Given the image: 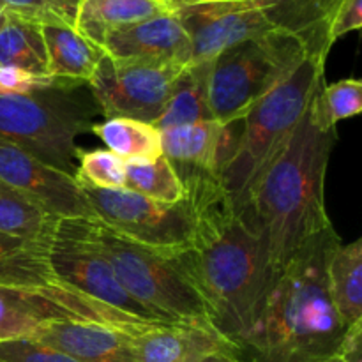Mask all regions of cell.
I'll list each match as a JSON object with an SVG mask.
<instances>
[{
    "label": "cell",
    "mask_w": 362,
    "mask_h": 362,
    "mask_svg": "<svg viewBox=\"0 0 362 362\" xmlns=\"http://www.w3.org/2000/svg\"><path fill=\"white\" fill-rule=\"evenodd\" d=\"M173 168L193 216L191 244L173 258L200 293L212 327L237 349L272 279L264 243L237 211L221 173Z\"/></svg>",
    "instance_id": "6da1fadb"
},
{
    "label": "cell",
    "mask_w": 362,
    "mask_h": 362,
    "mask_svg": "<svg viewBox=\"0 0 362 362\" xmlns=\"http://www.w3.org/2000/svg\"><path fill=\"white\" fill-rule=\"evenodd\" d=\"M317 90L239 211L264 243L271 276L278 274L308 240L332 228L325 211V173L336 129L318 119Z\"/></svg>",
    "instance_id": "7a4b0ae2"
},
{
    "label": "cell",
    "mask_w": 362,
    "mask_h": 362,
    "mask_svg": "<svg viewBox=\"0 0 362 362\" xmlns=\"http://www.w3.org/2000/svg\"><path fill=\"white\" fill-rule=\"evenodd\" d=\"M334 226L308 240L272 276L253 322L237 343L247 362H320L338 354L350 325L332 304L325 264Z\"/></svg>",
    "instance_id": "3957f363"
},
{
    "label": "cell",
    "mask_w": 362,
    "mask_h": 362,
    "mask_svg": "<svg viewBox=\"0 0 362 362\" xmlns=\"http://www.w3.org/2000/svg\"><path fill=\"white\" fill-rule=\"evenodd\" d=\"M324 67V59L306 55L240 120L233 152L221 172L237 211L300 122L315 90L325 81Z\"/></svg>",
    "instance_id": "277c9868"
},
{
    "label": "cell",
    "mask_w": 362,
    "mask_h": 362,
    "mask_svg": "<svg viewBox=\"0 0 362 362\" xmlns=\"http://www.w3.org/2000/svg\"><path fill=\"white\" fill-rule=\"evenodd\" d=\"M85 81L66 80L34 94H0V138L45 165L76 175V138L90 131L99 106Z\"/></svg>",
    "instance_id": "5b68a950"
},
{
    "label": "cell",
    "mask_w": 362,
    "mask_h": 362,
    "mask_svg": "<svg viewBox=\"0 0 362 362\" xmlns=\"http://www.w3.org/2000/svg\"><path fill=\"white\" fill-rule=\"evenodd\" d=\"M88 237L105 255L120 285L166 324L211 325L200 293L180 271L173 253L140 246L99 219H85Z\"/></svg>",
    "instance_id": "8992f818"
},
{
    "label": "cell",
    "mask_w": 362,
    "mask_h": 362,
    "mask_svg": "<svg viewBox=\"0 0 362 362\" xmlns=\"http://www.w3.org/2000/svg\"><path fill=\"white\" fill-rule=\"evenodd\" d=\"M306 55V45L283 30L247 39L211 60L207 98L212 119L237 124Z\"/></svg>",
    "instance_id": "52a82bcc"
},
{
    "label": "cell",
    "mask_w": 362,
    "mask_h": 362,
    "mask_svg": "<svg viewBox=\"0 0 362 362\" xmlns=\"http://www.w3.org/2000/svg\"><path fill=\"white\" fill-rule=\"evenodd\" d=\"M49 262L62 286L134 320L166 324L124 290L110 262L88 237L85 219H59L49 244Z\"/></svg>",
    "instance_id": "ba28073f"
},
{
    "label": "cell",
    "mask_w": 362,
    "mask_h": 362,
    "mask_svg": "<svg viewBox=\"0 0 362 362\" xmlns=\"http://www.w3.org/2000/svg\"><path fill=\"white\" fill-rule=\"evenodd\" d=\"M78 186L95 219L119 235L166 253H177L191 244L193 216L186 200L161 204L126 187L103 189L83 182H78Z\"/></svg>",
    "instance_id": "9c48e42d"
},
{
    "label": "cell",
    "mask_w": 362,
    "mask_h": 362,
    "mask_svg": "<svg viewBox=\"0 0 362 362\" xmlns=\"http://www.w3.org/2000/svg\"><path fill=\"white\" fill-rule=\"evenodd\" d=\"M49 322H85L134 334L151 322L134 320L71 288L21 290L0 286V341L32 339Z\"/></svg>",
    "instance_id": "30bf717a"
},
{
    "label": "cell",
    "mask_w": 362,
    "mask_h": 362,
    "mask_svg": "<svg viewBox=\"0 0 362 362\" xmlns=\"http://www.w3.org/2000/svg\"><path fill=\"white\" fill-rule=\"evenodd\" d=\"M184 67L179 62L112 60L105 55L87 85L106 119L122 117L154 124Z\"/></svg>",
    "instance_id": "8fae6325"
},
{
    "label": "cell",
    "mask_w": 362,
    "mask_h": 362,
    "mask_svg": "<svg viewBox=\"0 0 362 362\" xmlns=\"http://www.w3.org/2000/svg\"><path fill=\"white\" fill-rule=\"evenodd\" d=\"M172 7L191 41L193 62H211L239 42L278 30L260 0H198Z\"/></svg>",
    "instance_id": "7c38bea8"
},
{
    "label": "cell",
    "mask_w": 362,
    "mask_h": 362,
    "mask_svg": "<svg viewBox=\"0 0 362 362\" xmlns=\"http://www.w3.org/2000/svg\"><path fill=\"white\" fill-rule=\"evenodd\" d=\"M0 182L20 191L59 219H95L76 179L0 138Z\"/></svg>",
    "instance_id": "4fadbf2b"
},
{
    "label": "cell",
    "mask_w": 362,
    "mask_h": 362,
    "mask_svg": "<svg viewBox=\"0 0 362 362\" xmlns=\"http://www.w3.org/2000/svg\"><path fill=\"white\" fill-rule=\"evenodd\" d=\"M101 48L112 60L193 62L191 41L173 11L112 30Z\"/></svg>",
    "instance_id": "5bb4252c"
},
{
    "label": "cell",
    "mask_w": 362,
    "mask_h": 362,
    "mask_svg": "<svg viewBox=\"0 0 362 362\" xmlns=\"http://www.w3.org/2000/svg\"><path fill=\"white\" fill-rule=\"evenodd\" d=\"M138 362H198L223 349H235L214 327L200 324H156L129 334Z\"/></svg>",
    "instance_id": "9a60e30c"
},
{
    "label": "cell",
    "mask_w": 362,
    "mask_h": 362,
    "mask_svg": "<svg viewBox=\"0 0 362 362\" xmlns=\"http://www.w3.org/2000/svg\"><path fill=\"white\" fill-rule=\"evenodd\" d=\"M161 133L163 156L175 166L223 172L235 145L233 124L204 120L197 124L170 127Z\"/></svg>",
    "instance_id": "2e32d148"
},
{
    "label": "cell",
    "mask_w": 362,
    "mask_h": 362,
    "mask_svg": "<svg viewBox=\"0 0 362 362\" xmlns=\"http://www.w3.org/2000/svg\"><path fill=\"white\" fill-rule=\"evenodd\" d=\"M32 341L60 350L80 362H138L129 334L85 322H49Z\"/></svg>",
    "instance_id": "e0dca14e"
},
{
    "label": "cell",
    "mask_w": 362,
    "mask_h": 362,
    "mask_svg": "<svg viewBox=\"0 0 362 362\" xmlns=\"http://www.w3.org/2000/svg\"><path fill=\"white\" fill-rule=\"evenodd\" d=\"M49 240H30L0 232V286L60 290L49 262Z\"/></svg>",
    "instance_id": "ac0fdd59"
},
{
    "label": "cell",
    "mask_w": 362,
    "mask_h": 362,
    "mask_svg": "<svg viewBox=\"0 0 362 362\" xmlns=\"http://www.w3.org/2000/svg\"><path fill=\"white\" fill-rule=\"evenodd\" d=\"M269 21L278 30L297 35L311 55L327 59V30L339 0H260Z\"/></svg>",
    "instance_id": "d6986e66"
},
{
    "label": "cell",
    "mask_w": 362,
    "mask_h": 362,
    "mask_svg": "<svg viewBox=\"0 0 362 362\" xmlns=\"http://www.w3.org/2000/svg\"><path fill=\"white\" fill-rule=\"evenodd\" d=\"M41 34L49 76L88 83L106 55L105 49L64 23L41 25Z\"/></svg>",
    "instance_id": "ffe728a7"
},
{
    "label": "cell",
    "mask_w": 362,
    "mask_h": 362,
    "mask_svg": "<svg viewBox=\"0 0 362 362\" xmlns=\"http://www.w3.org/2000/svg\"><path fill=\"white\" fill-rule=\"evenodd\" d=\"M172 11L170 0H81L74 16V28L88 41L101 46L112 30Z\"/></svg>",
    "instance_id": "44dd1931"
},
{
    "label": "cell",
    "mask_w": 362,
    "mask_h": 362,
    "mask_svg": "<svg viewBox=\"0 0 362 362\" xmlns=\"http://www.w3.org/2000/svg\"><path fill=\"white\" fill-rule=\"evenodd\" d=\"M329 296L346 325L362 322V239L331 246L325 264Z\"/></svg>",
    "instance_id": "7402d4cb"
},
{
    "label": "cell",
    "mask_w": 362,
    "mask_h": 362,
    "mask_svg": "<svg viewBox=\"0 0 362 362\" xmlns=\"http://www.w3.org/2000/svg\"><path fill=\"white\" fill-rule=\"evenodd\" d=\"M211 62H191L173 83L161 115L152 126L158 131L186 124L212 120L207 98V80Z\"/></svg>",
    "instance_id": "603a6c76"
},
{
    "label": "cell",
    "mask_w": 362,
    "mask_h": 362,
    "mask_svg": "<svg viewBox=\"0 0 362 362\" xmlns=\"http://www.w3.org/2000/svg\"><path fill=\"white\" fill-rule=\"evenodd\" d=\"M106 151L115 154L124 163H151L161 158V133L152 124L134 119H106L105 122H94L90 126Z\"/></svg>",
    "instance_id": "cb8c5ba5"
},
{
    "label": "cell",
    "mask_w": 362,
    "mask_h": 362,
    "mask_svg": "<svg viewBox=\"0 0 362 362\" xmlns=\"http://www.w3.org/2000/svg\"><path fill=\"white\" fill-rule=\"evenodd\" d=\"M0 67H18L49 76L41 25L7 11L0 25Z\"/></svg>",
    "instance_id": "d4e9b609"
},
{
    "label": "cell",
    "mask_w": 362,
    "mask_h": 362,
    "mask_svg": "<svg viewBox=\"0 0 362 362\" xmlns=\"http://www.w3.org/2000/svg\"><path fill=\"white\" fill-rule=\"evenodd\" d=\"M59 218L20 191L0 182V232L30 240L53 239Z\"/></svg>",
    "instance_id": "484cf974"
},
{
    "label": "cell",
    "mask_w": 362,
    "mask_h": 362,
    "mask_svg": "<svg viewBox=\"0 0 362 362\" xmlns=\"http://www.w3.org/2000/svg\"><path fill=\"white\" fill-rule=\"evenodd\" d=\"M124 187L161 204H179L186 198L179 175L165 156L151 163H126Z\"/></svg>",
    "instance_id": "4316f807"
},
{
    "label": "cell",
    "mask_w": 362,
    "mask_h": 362,
    "mask_svg": "<svg viewBox=\"0 0 362 362\" xmlns=\"http://www.w3.org/2000/svg\"><path fill=\"white\" fill-rule=\"evenodd\" d=\"M362 112V81L345 78L331 85L324 83L317 90V113L325 127L336 129L338 122Z\"/></svg>",
    "instance_id": "83f0119b"
},
{
    "label": "cell",
    "mask_w": 362,
    "mask_h": 362,
    "mask_svg": "<svg viewBox=\"0 0 362 362\" xmlns=\"http://www.w3.org/2000/svg\"><path fill=\"white\" fill-rule=\"evenodd\" d=\"M74 179L103 189H122L126 186V163L103 148L80 152Z\"/></svg>",
    "instance_id": "f1b7e54d"
},
{
    "label": "cell",
    "mask_w": 362,
    "mask_h": 362,
    "mask_svg": "<svg viewBox=\"0 0 362 362\" xmlns=\"http://www.w3.org/2000/svg\"><path fill=\"white\" fill-rule=\"evenodd\" d=\"M0 361L4 362H80L60 350L32 339L0 341Z\"/></svg>",
    "instance_id": "f546056e"
},
{
    "label": "cell",
    "mask_w": 362,
    "mask_h": 362,
    "mask_svg": "<svg viewBox=\"0 0 362 362\" xmlns=\"http://www.w3.org/2000/svg\"><path fill=\"white\" fill-rule=\"evenodd\" d=\"M66 81L64 78L39 76L18 67H0V94H34L53 88Z\"/></svg>",
    "instance_id": "4dcf8cb0"
},
{
    "label": "cell",
    "mask_w": 362,
    "mask_h": 362,
    "mask_svg": "<svg viewBox=\"0 0 362 362\" xmlns=\"http://www.w3.org/2000/svg\"><path fill=\"white\" fill-rule=\"evenodd\" d=\"M362 27V0H339L329 21L327 37L331 46L349 32Z\"/></svg>",
    "instance_id": "1f68e13d"
},
{
    "label": "cell",
    "mask_w": 362,
    "mask_h": 362,
    "mask_svg": "<svg viewBox=\"0 0 362 362\" xmlns=\"http://www.w3.org/2000/svg\"><path fill=\"white\" fill-rule=\"evenodd\" d=\"M4 7L9 13L16 14V16L27 18V20L35 21L39 25L45 23H64V18L53 9L52 4L48 0H0ZM71 27V25H69Z\"/></svg>",
    "instance_id": "d6a6232c"
},
{
    "label": "cell",
    "mask_w": 362,
    "mask_h": 362,
    "mask_svg": "<svg viewBox=\"0 0 362 362\" xmlns=\"http://www.w3.org/2000/svg\"><path fill=\"white\" fill-rule=\"evenodd\" d=\"M49 4L53 6V9L64 18L67 25L74 27V16H76V9H78V4L81 0H48Z\"/></svg>",
    "instance_id": "836d02e7"
},
{
    "label": "cell",
    "mask_w": 362,
    "mask_h": 362,
    "mask_svg": "<svg viewBox=\"0 0 362 362\" xmlns=\"http://www.w3.org/2000/svg\"><path fill=\"white\" fill-rule=\"evenodd\" d=\"M198 362H247V361L239 356L237 349H223L202 357Z\"/></svg>",
    "instance_id": "e575fe53"
},
{
    "label": "cell",
    "mask_w": 362,
    "mask_h": 362,
    "mask_svg": "<svg viewBox=\"0 0 362 362\" xmlns=\"http://www.w3.org/2000/svg\"><path fill=\"white\" fill-rule=\"evenodd\" d=\"M320 362H349V361H346L345 357L339 356V354H334V356L327 357V359H324V361H320Z\"/></svg>",
    "instance_id": "d590c367"
},
{
    "label": "cell",
    "mask_w": 362,
    "mask_h": 362,
    "mask_svg": "<svg viewBox=\"0 0 362 362\" xmlns=\"http://www.w3.org/2000/svg\"><path fill=\"white\" fill-rule=\"evenodd\" d=\"M6 14H7V9L2 6V4H0V25H2V21H4V18H6Z\"/></svg>",
    "instance_id": "8d00e7d4"
},
{
    "label": "cell",
    "mask_w": 362,
    "mask_h": 362,
    "mask_svg": "<svg viewBox=\"0 0 362 362\" xmlns=\"http://www.w3.org/2000/svg\"><path fill=\"white\" fill-rule=\"evenodd\" d=\"M172 4H182V2H189V0H170Z\"/></svg>",
    "instance_id": "74e56055"
},
{
    "label": "cell",
    "mask_w": 362,
    "mask_h": 362,
    "mask_svg": "<svg viewBox=\"0 0 362 362\" xmlns=\"http://www.w3.org/2000/svg\"><path fill=\"white\" fill-rule=\"evenodd\" d=\"M191 2H198V0H191Z\"/></svg>",
    "instance_id": "f35d334b"
},
{
    "label": "cell",
    "mask_w": 362,
    "mask_h": 362,
    "mask_svg": "<svg viewBox=\"0 0 362 362\" xmlns=\"http://www.w3.org/2000/svg\"><path fill=\"white\" fill-rule=\"evenodd\" d=\"M0 362H4V361H0Z\"/></svg>",
    "instance_id": "ab89813d"
}]
</instances>
